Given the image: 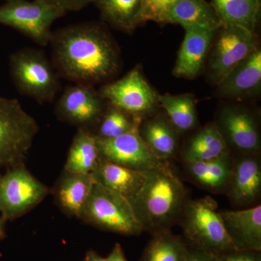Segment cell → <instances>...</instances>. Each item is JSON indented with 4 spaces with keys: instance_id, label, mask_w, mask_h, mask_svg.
Listing matches in <instances>:
<instances>
[{
    "instance_id": "cell-9",
    "label": "cell",
    "mask_w": 261,
    "mask_h": 261,
    "mask_svg": "<svg viewBox=\"0 0 261 261\" xmlns=\"http://www.w3.org/2000/svg\"><path fill=\"white\" fill-rule=\"evenodd\" d=\"M49 189L23 164L8 168L0 176V212L6 221L27 214L44 200Z\"/></svg>"
},
{
    "instance_id": "cell-10",
    "label": "cell",
    "mask_w": 261,
    "mask_h": 261,
    "mask_svg": "<svg viewBox=\"0 0 261 261\" xmlns=\"http://www.w3.org/2000/svg\"><path fill=\"white\" fill-rule=\"evenodd\" d=\"M98 92L111 106L142 119L153 113L159 105V94L138 67L120 80L105 84Z\"/></svg>"
},
{
    "instance_id": "cell-6",
    "label": "cell",
    "mask_w": 261,
    "mask_h": 261,
    "mask_svg": "<svg viewBox=\"0 0 261 261\" xmlns=\"http://www.w3.org/2000/svg\"><path fill=\"white\" fill-rule=\"evenodd\" d=\"M39 129L18 99L0 96V170L23 164Z\"/></svg>"
},
{
    "instance_id": "cell-7",
    "label": "cell",
    "mask_w": 261,
    "mask_h": 261,
    "mask_svg": "<svg viewBox=\"0 0 261 261\" xmlns=\"http://www.w3.org/2000/svg\"><path fill=\"white\" fill-rule=\"evenodd\" d=\"M65 12L40 0H7L0 5V24L18 31L41 47L50 42L51 27Z\"/></svg>"
},
{
    "instance_id": "cell-29",
    "label": "cell",
    "mask_w": 261,
    "mask_h": 261,
    "mask_svg": "<svg viewBox=\"0 0 261 261\" xmlns=\"http://www.w3.org/2000/svg\"><path fill=\"white\" fill-rule=\"evenodd\" d=\"M142 120L110 105L98 123L97 134L94 135L104 140L116 138L140 126Z\"/></svg>"
},
{
    "instance_id": "cell-37",
    "label": "cell",
    "mask_w": 261,
    "mask_h": 261,
    "mask_svg": "<svg viewBox=\"0 0 261 261\" xmlns=\"http://www.w3.org/2000/svg\"><path fill=\"white\" fill-rule=\"evenodd\" d=\"M4 1H7V0H4Z\"/></svg>"
},
{
    "instance_id": "cell-5",
    "label": "cell",
    "mask_w": 261,
    "mask_h": 261,
    "mask_svg": "<svg viewBox=\"0 0 261 261\" xmlns=\"http://www.w3.org/2000/svg\"><path fill=\"white\" fill-rule=\"evenodd\" d=\"M79 218L101 229L125 235L144 231L130 201L95 181Z\"/></svg>"
},
{
    "instance_id": "cell-31",
    "label": "cell",
    "mask_w": 261,
    "mask_h": 261,
    "mask_svg": "<svg viewBox=\"0 0 261 261\" xmlns=\"http://www.w3.org/2000/svg\"><path fill=\"white\" fill-rule=\"evenodd\" d=\"M40 1L59 8L66 13L68 11H80L87 5L92 4V0H40Z\"/></svg>"
},
{
    "instance_id": "cell-23",
    "label": "cell",
    "mask_w": 261,
    "mask_h": 261,
    "mask_svg": "<svg viewBox=\"0 0 261 261\" xmlns=\"http://www.w3.org/2000/svg\"><path fill=\"white\" fill-rule=\"evenodd\" d=\"M221 25H234L255 33L261 0H211Z\"/></svg>"
},
{
    "instance_id": "cell-28",
    "label": "cell",
    "mask_w": 261,
    "mask_h": 261,
    "mask_svg": "<svg viewBox=\"0 0 261 261\" xmlns=\"http://www.w3.org/2000/svg\"><path fill=\"white\" fill-rule=\"evenodd\" d=\"M187 250L181 239L169 230L159 231L154 233L142 261H185Z\"/></svg>"
},
{
    "instance_id": "cell-19",
    "label": "cell",
    "mask_w": 261,
    "mask_h": 261,
    "mask_svg": "<svg viewBox=\"0 0 261 261\" xmlns=\"http://www.w3.org/2000/svg\"><path fill=\"white\" fill-rule=\"evenodd\" d=\"M232 164L229 152L209 161L186 163L187 175L192 182L208 191L227 192Z\"/></svg>"
},
{
    "instance_id": "cell-18",
    "label": "cell",
    "mask_w": 261,
    "mask_h": 261,
    "mask_svg": "<svg viewBox=\"0 0 261 261\" xmlns=\"http://www.w3.org/2000/svg\"><path fill=\"white\" fill-rule=\"evenodd\" d=\"M147 172L130 169L101 158L97 168L92 173L95 181L99 185L130 201L145 184Z\"/></svg>"
},
{
    "instance_id": "cell-15",
    "label": "cell",
    "mask_w": 261,
    "mask_h": 261,
    "mask_svg": "<svg viewBox=\"0 0 261 261\" xmlns=\"http://www.w3.org/2000/svg\"><path fill=\"white\" fill-rule=\"evenodd\" d=\"M178 53L173 74L178 78L192 80L203 68L218 30L187 27Z\"/></svg>"
},
{
    "instance_id": "cell-16",
    "label": "cell",
    "mask_w": 261,
    "mask_h": 261,
    "mask_svg": "<svg viewBox=\"0 0 261 261\" xmlns=\"http://www.w3.org/2000/svg\"><path fill=\"white\" fill-rule=\"evenodd\" d=\"M221 97L241 100L260 93L261 89V50L257 47L251 54L217 84Z\"/></svg>"
},
{
    "instance_id": "cell-21",
    "label": "cell",
    "mask_w": 261,
    "mask_h": 261,
    "mask_svg": "<svg viewBox=\"0 0 261 261\" xmlns=\"http://www.w3.org/2000/svg\"><path fill=\"white\" fill-rule=\"evenodd\" d=\"M139 133L151 152L161 161H167L177 152L178 132L168 118L157 116L142 120Z\"/></svg>"
},
{
    "instance_id": "cell-24",
    "label": "cell",
    "mask_w": 261,
    "mask_h": 261,
    "mask_svg": "<svg viewBox=\"0 0 261 261\" xmlns=\"http://www.w3.org/2000/svg\"><path fill=\"white\" fill-rule=\"evenodd\" d=\"M95 180L92 173L65 172L57 189V199L67 214L79 217Z\"/></svg>"
},
{
    "instance_id": "cell-30",
    "label": "cell",
    "mask_w": 261,
    "mask_h": 261,
    "mask_svg": "<svg viewBox=\"0 0 261 261\" xmlns=\"http://www.w3.org/2000/svg\"><path fill=\"white\" fill-rule=\"evenodd\" d=\"M176 0H144L143 23L154 21L164 23L168 8Z\"/></svg>"
},
{
    "instance_id": "cell-8",
    "label": "cell",
    "mask_w": 261,
    "mask_h": 261,
    "mask_svg": "<svg viewBox=\"0 0 261 261\" xmlns=\"http://www.w3.org/2000/svg\"><path fill=\"white\" fill-rule=\"evenodd\" d=\"M257 46L256 33L234 25H221L211 48L207 65L209 80L217 85Z\"/></svg>"
},
{
    "instance_id": "cell-22",
    "label": "cell",
    "mask_w": 261,
    "mask_h": 261,
    "mask_svg": "<svg viewBox=\"0 0 261 261\" xmlns=\"http://www.w3.org/2000/svg\"><path fill=\"white\" fill-rule=\"evenodd\" d=\"M106 23L130 33L143 23L144 0H92Z\"/></svg>"
},
{
    "instance_id": "cell-20",
    "label": "cell",
    "mask_w": 261,
    "mask_h": 261,
    "mask_svg": "<svg viewBox=\"0 0 261 261\" xmlns=\"http://www.w3.org/2000/svg\"><path fill=\"white\" fill-rule=\"evenodd\" d=\"M164 23L216 31L221 25L212 5L205 0H176L168 8Z\"/></svg>"
},
{
    "instance_id": "cell-1",
    "label": "cell",
    "mask_w": 261,
    "mask_h": 261,
    "mask_svg": "<svg viewBox=\"0 0 261 261\" xmlns=\"http://www.w3.org/2000/svg\"><path fill=\"white\" fill-rule=\"evenodd\" d=\"M53 64L61 76L93 86L116 74L120 57L114 41L97 23H81L53 32Z\"/></svg>"
},
{
    "instance_id": "cell-13",
    "label": "cell",
    "mask_w": 261,
    "mask_h": 261,
    "mask_svg": "<svg viewBox=\"0 0 261 261\" xmlns=\"http://www.w3.org/2000/svg\"><path fill=\"white\" fill-rule=\"evenodd\" d=\"M104 99L92 86L75 84L65 89L56 105L58 116L66 123L89 130L104 113Z\"/></svg>"
},
{
    "instance_id": "cell-33",
    "label": "cell",
    "mask_w": 261,
    "mask_h": 261,
    "mask_svg": "<svg viewBox=\"0 0 261 261\" xmlns=\"http://www.w3.org/2000/svg\"><path fill=\"white\" fill-rule=\"evenodd\" d=\"M185 261H219V255L201 249H188Z\"/></svg>"
},
{
    "instance_id": "cell-4",
    "label": "cell",
    "mask_w": 261,
    "mask_h": 261,
    "mask_svg": "<svg viewBox=\"0 0 261 261\" xmlns=\"http://www.w3.org/2000/svg\"><path fill=\"white\" fill-rule=\"evenodd\" d=\"M10 72L18 92L39 104L51 102L61 88L54 65L43 51L23 48L10 57Z\"/></svg>"
},
{
    "instance_id": "cell-11",
    "label": "cell",
    "mask_w": 261,
    "mask_h": 261,
    "mask_svg": "<svg viewBox=\"0 0 261 261\" xmlns=\"http://www.w3.org/2000/svg\"><path fill=\"white\" fill-rule=\"evenodd\" d=\"M214 123L231 153L260 152V126L256 116L248 108L236 105L224 106L220 110Z\"/></svg>"
},
{
    "instance_id": "cell-17",
    "label": "cell",
    "mask_w": 261,
    "mask_h": 261,
    "mask_svg": "<svg viewBox=\"0 0 261 261\" xmlns=\"http://www.w3.org/2000/svg\"><path fill=\"white\" fill-rule=\"evenodd\" d=\"M220 215L238 250L260 251L261 205L235 211H220Z\"/></svg>"
},
{
    "instance_id": "cell-36",
    "label": "cell",
    "mask_w": 261,
    "mask_h": 261,
    "mask_svg": "<svg viewBox=\"0 0 261 261\" xmlns=\"http://www.w3.org/2000/svg\"><path fill=\"white\" fill-rule=\"evenodd\" d=\"M6 220L4 218H0V240L5 237V224Z\"/></svg>"
},
{
    "instance_id": "cell-34",
    "label": "cell",
    "mask_w": 261,
    "mask_h": 261,
    "mask_svg": "<svg viewBox=\"0 0 261 261\" xmlns=\"http://www.w3.org/2000/svg\"><path fill=\"white\" fill-rule=\"evenodd\" d=\"M108 261H126L124 252L120 244L117 243L109 255L106 257Z\"/></svg>"
},
{
    "instance_id": "cell-2",
    "label": "cell",
    "mask_w": 261,
    "mask_h": 261,
    "mask_svg": "<svg viewBox=\"0 0 261 261\" xmlns=\"http://www.w3.org/2000/svg\"><path fill=\"white\" fill-rule=\"evenodd\" d=\"M187 192L168 163L147 171L140 191L130 201L144 230L166 231L179 220Z\"/></svg>"
},
{
    "instance_id": "cell-12",
    "label": "cell",
    "mask_w": 261,
    "mask_h": 261,
    "mask_svg": "<svg viewBox=\"0 0 261 261\" xmlns=\"http://www.w3.org/2000/svg\"><path fill=\"white\" fill-rule=\"evenodd\" d=\"M136 126L116 138L99 139L96 137L101 158L120 166L147 171L162 166L167 161L158 159L148 148Z\"/></svg>"
},
{
    "instance_id": "cell-25",
    "label": "cell",
    "mask_w": 261,
    "mask_h": 261,
    "mask_svg": "<svg viewBox=\"0 0 261 261\" xmlns=\"http://www.w3.org/2000/svg\"><path fill=\"white\" fill-rule=\"evenodd\" d=\"M100 159L95 135L89 130L78 128L65 162V172L92 173Z\"/></svg>"
},
{
    "instance_id": "cell-35",
    "label": "cell",
    "mask_w": 261,
    "mask_h": 261,
    "mask_svg": "<svg viewBox=\"0 0 261 261\" xmlns=\"http://www.w3.org/2000/svg\"><path fill=\"white\" fill-rule=\"evenodd\" d=\"M84 261H108L107 259L99 256L95 252L89 251Z\"/></svg>"
},
{
    "instance_id": "cell-3",
    "label": "cell",
    "mask_w": 261,
    "mask_h": 261,
    "mask_svg": "<svg viewBox=\"0 0 261 261\" xmlns=\"http://www.w3.org/2000/svg\"><path fill=\"white\" fill-rule=\"evenodd\" d=\"M217 208V202L210 197L187 200L179 221L185 236L196 248L219 255L238 250Z\"/></svg>"
},
{
    "instance_id": "cell-32",
    "label": "cell",
    "mask_w": 261,
    "mask_h": 261,
    "mask_svg": "<svg viewBox=\"0 0 261 261\" xmlns=\"http://www.w3.org/2000/svg\"><path fill=\"white\" fill-rule=\"evenodd\" d=\"M219 261H261L258 251L236 250L219 255Z\"/></svg>"
},
{
    "instance_id": "cell-27",
    "label": "cell",
    "mask_w": 261,
    "mask_h": 261,
    "mask_svg": "<svg viewBox=\"0 0 261 261\" xmlns=\"http://www.w3.org/2000/svg\"><path fill=\"white\" fill-rule=\"evenodd\" d=\"M159 106L164 110L168 120L178 132L194 129L198 123L195 98L192 94L159 95Z\"/></svg>"
},
{
    "instance_id": "cell-26",
    "label": "cell",
    "mask_w": 261,
    "mask_h": 261,
    "mask_svg": "<svg viewBox=\"0 0 261 261\" xmlns=\"http://www.w3.org/2000/svg\"><path fill=\"white\" fill-rule=\"evenodd\" d=\"M229 152L214 122L208 123L190 137L185 145V163L200 162L217 159Z\"/></svg>"
},
{
    "instance_id": "cell-14",
    "label": "cell",
    "mask_w": 261,
    "mask_h": 261,
    "mask_svg": "<svg viewBox=\"0 0 261 261\" xmlns=\"http://www.w3.org/2000/svg\"><path fill=\"white\" fill-rule=\"evenodd\" d=\"M228 197L240 207L252 205L260 198L261 162L258 154H239L233 160Z\"/></svg>"
}]
</instances>
